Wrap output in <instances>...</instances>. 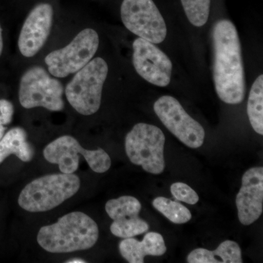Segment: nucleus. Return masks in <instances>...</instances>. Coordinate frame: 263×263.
<instances>
[{"label":"nucleus","mask_w":263,"mask_h":263,"mask_svg":"<svg viewBox=\"0 0 263 263\" xmlns=\"http://www.w3.org/2000/svg\"><path fill=\"white\" fill-rule=\"evenodd\" d=\"M214 85L218 97L227 104L237 105L245 100V78L241 45L234 24L222 19L214 24Z\"/></svg>","instance_id":"1"},{"label":"nucleus","mask_w":263,"mask_h":263,"mask_svg":"<svg viewBox=\"0 0 263 263\" xmlns=\"http://www.w3.org/2000/svg\"><path fill=\"white\" fill-rule=\"evenodd\" d=\"M98 238L97 223L87 214L75 212L62 216L54 224L42 227L37 240L46 252L63 254L91 249Z\"/></svg>","instance_id":"2"},{"label":"nucleus","mask_w":263,"mask_h":263,"mask_svg":"<svg viewBox=\"0 0 263 263\" xmlns=\"http://www.w3.org/2000/svg\"><path fill=\"white\" fill-rule=\"evenodd\" d=\"M80 186L81 180L74 174L46 175L23 189L18 205L29 212H48L75 195Z\"/></svg>","instance_id":"3"},{"label":"nucleus","mask_w":263,"mask_h":263,"mask_svg":"<svg viewBox=\"0 0 263 263\" xmlns=\"http://www.w3.org/2000/svg\"><path fill=\"white\" fill-rule=\"evenodd\" d=\"M76 75L65 88L67 101L78 113L92 115L101 105L102 91L108 73L106 62L100 57L93 59Z\"/></svg>","instance_id":"4"},{"label":"nucleus","mask_w":263,"mask_h":263,"mask_svg":"<svg viewBox=\"0 0 263 263\" xmlns=\"http://www.w3.org/2000/svg\"><path fill=\"white\" fill-rule=\"evenodd\" d=\"M164 143L165 136L160 128L138 123L126 136V153L132 163L149 174H161L165 167Z\"/></svg>","instance_id":"5"},{"label":"nucleus","mask_w":263,"mask_h":263,"mask_svg":"<svg viewBox=\"0 0 263 263\" xmlns=\"http://www.w3.org/2000/svg\"><path fill=\"white\" fill-rule=\"evenodd\" d=\"M63 94L62 83L41 66L30 67L21 79L18 99L24 108L42 107L51 111H61L65 108Z\"/></svg>","instance_id":"6"},{"label":"nucleus","mask_w":263,"mask_h":263,"mask_svg":"<svg viewBox=\"0 0 263 263\" xmlns=\"http://www.w3.org/2000/svg\"><path fill=\"white\" fill-rule=\"evenodd\" d=\"M84 157L90 168L98 174L110 169V156L102 148L85 149L73 137L64 136L57 138L43 150L44 158L51 164H58L63 174H74L79 169L80 156Z\"/></svg>","instance_id":"7"},{"label":"nucleus","mask_w":263,"mask_h":263,"mask_svg":"<svg viewBox=\"0 0 263 263\" xmlns=\"http://www.w3.org/2000/svg\"><path fill=\"white\" fill-rule=\"evenodd\" d=\"M98 32L85 29L79 32L70 44L55 50L45 58L48 72L56 78H65L87 65L94 57L99 47Z\"/></svg>","instance_id":"8"},{"label":"nucleus","mask_w":263,"mask_h":263,"mask_svg":"<svg viewBox=\"0 0 263 263\" xmlns=\"http://www.w3.org/2000/svg\"><path fill=\"white\" fill-rule=\"evenodd\" d=\"M121 17L128 30L148 42L158 44L165 39V22L153 0H123Z\"/></svg>","instance_id":"9"},{"label":"nucleus","mask_w":263,"mask_h":263,"mask_svg":"<svg viewBox=\"0 0 263 263\" xmlns=\"http://www.w3.org/2000/svg\"><path fill=\"white\" fill-rule=\"evenodd\" d=\"M154 110L164 127L181 143L191 148L203 144L205 130L174 97L164 95L154 104Z\"/></svg>","instance_id":"10"},{"label":"nucleus","mask_w":263,"mask_h":263,"mask_svg":"<svg viewBox=\"0 0 263 263\" xmlns=\"http://www.w3.org/2000/svg\"><path fill=\"white\" fill-rule=\"evenodd\" d=\"M133 48L136 72L150 84L160 87L168 86L173 69L168 57L154 43L141 37L135 40Z\"/></svg>","instance_id":"11"},{"label":"nucleus","mask_w":263,"mask_h":263,"mask_svg":"<svg viewBox=\"0 0 263 263\" xmlns=\"http://www.w3.org/2000/svg\"><path fill=\"white\" fill-rule=\"evenodd\" d=\"M53 19V8L48 3H40L31 10L18 37L19 51L24 57L30 58L41 51L51 32Z\"/></svg>","instance_id":"12"},{"label":"nucleus","mask_w":263,"mask_h":263,"mask_svg":"<svg viewBox=\"0 0 263 263\" xmlns=\"http://www.w3.org/2000/svg\"><path fill=\"white\" fill-rule=\"evenodd\" d=\"M238 216L243 226H250L262 215L263 211V167H254L246 171L237 194Z\"/></svg>","instance_id":"13"},{"label":"nucleus","mask_w":263,"mask_h":263,"mask_svg":"<svg viewBox=\"0 0 263 263\" xmlns=\"http://www.w3.org/2000/svg\"><path fill=\"white\" fill-rule=\"evenodd\" d=\"M119 249L121 255L129 263H143L146 256H162L167 251L163 237L155 232L146 233L142 241L133 237L124 238Z\"/></svg>","instance_id":"14"},{"label":"nucleus","mask_w":263,"mask_h":263,"mask_svg":"<svg viewBox=\"0 0 263 263\" xmlns=\"http://www.w3.org/2000/svg\"><path fill=\"white\" fill-rule=\"evenodd\" d=\"M189 263H242V252L239 245L233 240L222 242L214 251L199 248L189 254Z\"/></svg>","instance_id":"15"},{"label":"nucleus","mask_w":263,"mask_h":263,"mask_svg":"<svg viewBox=\"0 0 263 263\" xmlns=\"http://www.w3.org/2000/svg\"><path fill=\"white\" fill-rule=\"evenodd\" d=\"M12 155L25 162H30L34 157V148L27 141V132L23 128H13L0 140V164Z\"/></svg>","instance_id":"16"},{"label":"nucleus","mask_w":263,"mask_h":263,"mask_svg":"<svg viewBox=\"0 0 263 263\" xmlns=\"http://www.w3.org/2000/svg\"><path fill=\"white\" fill-rule=\"evenodd\" d=\"M249 122L256 133L263 135V76L256 79L251 88L247 103Z\"/></svg>","instance_id":"17"},{"label":"nucleus","mask_w":263,"mask_h":263,"mask_svg":"<svg viewBox=\"0 0 263 263\" xmlns=\"http://www.w3.org/2000/svg\"><path fill=\"white\" fill-rule=\"evenodd\" d=\"M141 203L133 196H122L108 200L105 211L114 221L126 220L136 217L141 210Z\"/></svg>","instance_id":"18"},{"label":"nucleus","mask_w":263,"mask_h":263,"mask_svg":"<svg viewBox=\"0 0 263 263\" xmlns=\"http://www.w3.org/2000/svg\"><path fill=\"white\" fill-rule=\"evenodd\" d=\"M153 206L174 224H184L192 219L191 212L187 208L164 197L155 198Z\"/></svg>","instance_id":"19"},{"label":"nucleus","mask_w":263,"mask_h":263,"mask_svg":"<svg viewBox=\"0 0 263 263\" xmlns=\"http://www.w3.org/2000/svg\"><path fill=\"white\" fill-rule=\"evenodd\" d=\"M148 229V223L138 216L126 220L114 221L110 228L112 234L122 238H133L146 233Z\"/></svg>","instance_id":"20"},{"label":"nucleus","mask_w":263,"mask_h":263,"mask_svg":"<svg viewBox=\"0 0 263 263\" xmlns=\"http://www.w3.org/2000/svg\"><path fill=\"white\" fill-rule=\"evenodd\" d=\"M189 22L200 27L208 22L210 13L211 0H181Z\"/></svg>","instance_id":"21"},{"label":"nucleus","mask_w":263,"mask_h":263,"mask_svg":"<svg viewBox=\"0 0 263 263\" xmlns=\"http://www.w3.org/2000/svg\"><path fill=\"white\" fill-rule=\"evenodd\" d=\"M171 192L175 199L190 205H195L199 200L196 192L184 183L176 182L171 186Z\"/></svg>","instance_id":"22"},{"label":"nucleus","mask_w":263,"mask_h":263,"mask_svg":"<svg viewBox=\"0 0 263 263\" xmlns=\"http://www.w3.org/2000/svg\"><path fill=\"white\" fill-rule=\"evenodd\" d=\"M14 106L11 102L2 99L0 100V140L2 139L7 129V125L13 120Z\"/></svg>","instance_id":"23"},{"label":"nucleus","mask_w":263,"mask_h":263,"mask_svg":"<svg viewBox=\"0 0 263 263\" xmlns=\"http://www.w3.org/2000/svg\"><path fill=\"white\" fill-rule=\"evenodd\" d=\"M3 51V29L0 26V56L2 55Z\"/></svg>","instance_id":"24"},{"label":"nucleus","mask_w":263,"mask_h":263,"mask_svg":"<svg viewBox=\"0 0 263 263\" xmlns=\"http://www.w3.org/2000/svg\"><path fill=\"white\" fill-rule=\"evenodd\" d=\"M65 262L67 263H86V261H85L84 259H79V258H73L69 259L68 261H66Z\"/></svg>","instance_id":"25"}]
</instances>
